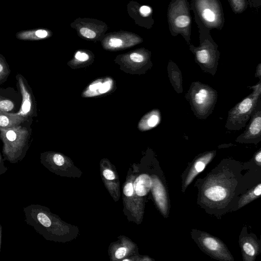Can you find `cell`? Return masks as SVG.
Returning a JSON list of instances; mask_svg holds the SVG:
<instances>
[{
	"label": "cell",
	"mask_w": 261,
	"mask_h": 261,
	"mask_svg": "<svg viewBox=\"0 0 261 261\" xmlns=\"http://www.w3.org/2000/svg\"><path fill=\"white\" fill-rule=\"evenodd\" d=\"M102 83L101 81H96L91 84L89 87V89L91 91H99V89L101 88Z\"/></svg>",
	"instance_id": "cb8c5ba5"
},
{
	"label": "cell",
	"mask_w": 261,
	"mask_h": 261,
	"mask_svg": "<svg viewBox=\"0 0 261 261\" xmlns=\"http://www.w3.org/2000/svg\"><path fill=\"white\" fill-rule=\"evenodd\" d=\"M111 82L110 81H106L102 84L101 88L99 90L100 94H102L108 92L111 88Z\"/></svg>",
	"instance_id": "d4e9b609"
},
{
	"label": "cell",
	"mask_w": 261,
	"mask_h": 261,
	"mask_svg": "<svg viewBox=\"0 0 261 261\" xmlns=\"http://www.w3.org/2000/svg\"><path fill=\"white\" fill-rule=\"evenodd\" d=\"M28 128L20 125L0 129V139L3 142V156L11 163L21 161L25 155L29 138Z\"/></svg>",
	"instance_id": "6da1fadb"
},
{
	"label": "cell",
	"mask_w": 261,
	"mask_h": 261,
	"mask_svg": "<svg viewBox=\"0 0 261 261\" xmlns=\"http://www.w3.org/2000/svg\"><path fill=\"white\" fill-rule=\"evenodd\" d=\"M195 116L205 119L213 112L217 102V92L211 87L199 82L191 83L185 95Z\"/></svg>",
	"instance_id": "7a4b0ae2"
},
{
	"label": "cell",
	"mask_w": 261,
	"mask_h": 261,
	"mask_svg": "<svg viewBox=\"0 0 261 261\" xmlns=\"http://www.w3.org/2000/svg\"><path fill=\"white\" fill-rule=\"evenodd\" d=\"M75 58L80 61H86L89 59V56L85 53L77 51L75 55Z\"/></svg>",
	"instance_id": "4316f807"
},
{
	"label": "cell",
	"mask_w": 261,
	"mask_h": 261,
	"mask_svg": "<svg viewBox=\"0 0 261 261\" xmlns=\"http://www.w3.org/2000/svg\"><path fill=\"white\" fill-rule=\"evenodd\" d=\"M167 72L170 83L178 93L183 92L182 79L181 72L178 67L172 61L169 63L167 66Z\"/></svg>",
	"instance_id": "8992f818"
},
{
	"label": "cell",
	"mask_w": 261,
	"mask_h": 261,
	"mask_svg": "<svg viewBox=\"0 0 261 261\" xmlns=\"http://www.w3.org/2000/svg\"><path fill=\"white\" fill-rule=\"evenodd\" d=\"M2 226L0 224V253H1V244H2Z\"/></svg>",
	"instance_id": "e575fe53"
},
{
	"label": "cell",
	"mask_w": 261,
	"mask_h": 261,
	"mask_svg": "<svg viewBox=\"0 0 261 261\" xmlns=\"http://www.w3.org/2000/svg\"><path fill=\"white\" fill-rule=\"evenodd\" d=\"M48 35L46 30L36 29L19 31L16 33V37L21 40L35 41L45 38Z\"/></svg>",
	"instance_id": "ba28073f"
},
{
	"label": "cell",
	"mask_w": 261,
	"mask_h": 261,
	"mask_svg": "<svg viewBox=\"0 0 261 261\" xmlns=\"http://www.w3.org/2000/svg\"><path fill=\"white\" fill-rule=\"evenodd\" d=\"M80 33L84 37L88 38H93L96 36V34L93 31L86 28L81 29Z\"/></svg>",
	"instance_id": "ffe728a7"
},
{
	"label": "cell",
	"mask_w": 261,
	"mask_h": 261,
	"mask_svg": "<svg viewBox=\"0 0 261 261\" xmlns=\"http://www.w3.org/2000/svg\"><path fill=\"white\" fill-rule=\"evenodd\" d=\"M253 193L256 196H259L261 194V185L258 184L253 190Z\"/></svg>",
	"instance_id": "1f68e13d"
},
{
	"label": "cell",
	"mask_w": 261,
	"mask_h": 261,
	"mask_svg": "<svg viewBox=\"0 0 261 261\" xmlns=\"http://www.w3.org/2000/svg\"><path fill=\"white\" fill-rule=\"evenodd\" d=\"M126 252V250L124 247H120L118 248L115 252V257L118 259L123 258Z\"/></svg>",
	"instance_id": "f1b7e54d"
},
{
	"label": "cell",
	"mask_w": 261,
	"mask_h": 261,
	"mask_svg": "<svg viewBox=\"0 0 261 261\" xmlns=\"http://www.w3.org/2000/svg\"><path fill=\"white\" fill-rule=\"evenodd\" d=\"M134 193L133 184L130 182L127 183L123 189V193L128 197L131 196Z\"/></svg>",
	"instance_id": "7402d4cb"
},
{
	"label": "cell",
	"mask_w": 261,
	"mask_h": 261,
	"mask_svg": "<svg viewBox=\"0 0 261 261\" xmlns=\"http://www.w3.org/2000/svg\"><path fill=\"white\" fill-rule=\"evenodd\" d=\"M255 161L258 163L261 162V151L259 150L255 155Z\"/></svg>",
	"instance_id": "836d02e7"
},
{
	"label": "cell",
	"mask_w": 261,
	"mask_h": 261,
	"mask_svg": "<svg viewBox=\"0 0 261 261\" xmlns=\"http://www.w3.org/2000/svg\"><path fill=\"white\" fill-rule=\"evenodd\" d=\"M17 87L22 96V102L20 111L16 113L26 119L31 116L34 109V99L30 86L22 75L16 76Z\"/></svg>",
	"instance_id": "5b68a950"
},
{
	"label": "cell",
	"mask_w": 261,
	"mask_h": 261,
	"mask_svg": "<svg viewBox=\"0 0 261 261\" xmlns=\"http://www.w3.org/2000/svg\"><path fill=\"white\" fill-rule=\"evenodd\" d=\"M190 22V18L186 15H182L177 17L175 19V25L179 28H184L188 26Z\"/></svg>",
	"instance_id": "e0dca14e"
},
{
	"label": "cell",
	"mask_w": 261,
	"mask_h": 261,
	"mask_svg": "<svg viewBox=\"0 0 261 261\" xmlns=\"http://www.w3.org/2000/svg\"><path fill=\"white\" fill-rule=\"evenodd\" d=\"M243 249L244 252L249 256H253L256 253V250L253 245L249 242H246L243 245Z\"/></svg>",
	"instance_id": "ac0fdd59"
},
{
	"label": "cell",
	"mask_w": 261,
	"mask_h": 261,
	"mask_svg": "<svg viewBox=\"0 0 261 261\" xmlns=\"http://www.w3.org/2000/svg\"><path fill=\"white\" fill-rule=\"evenodd\" d=\"M54 163L57 166H62L64 163V159L62 155L60 154L56 153L53 156Z\"/></svg>",
	"instance_id": "44dd1931"
},
{
	"label": "cell",
	"mask_w": 261,
	"mask_h": 261,
	"mask_svg": "<svg viewBox=\"0 0 261 261\" xmlns=\"http://www.w3.org/2000/svg\"><path fill=\"white\" fill-rule=\"evenodd\" d=\"M152 186V180L150 176L145 174L139 175L134 182L133 188L139 196L146 195Z\"/></svg>",
	"instance_id": "9c48e42d"
},
{
	"label": "cell",
	"mask_w": 261,
	"mask_h": 261,
	"mask_svg": "<svg viewBox=\"0 0 261 261\" xmlns=\"http://www.w3.org/2000/svg\"><path fill=\"white\" fill-rule=\"evenodd\" d=\"M109 45L113 47H119L122 45V41L121 40L117 38H112L109 41Z\"/></svg>",
	"instance_id": "83f0119b"
},
{
	"label": "cell",
	"mask_w": 261,
	"mask_h": 261,
	"mask_svg": "<svg viewBox=\"0 0 261 261\" xmlns=\"http://www.w3.org/2000/svg\"><path fill=\"white\" fill-rule=\"evenodd\" d=\"M3 156L0 152V175L6 173L8 170V168L5 165V159Z\"/></svg>",
	"instance_id": "484cf974"
},
{
	"label": "cell",
	"mask_w": 261,
	"mask_h": 261,
	"mask_svg": "<svg viewBox=\"0 0 261 261\" xmlns=\"http://www.w3.org/2000/svg\"><path fill=\"white\" fill-rule=\"evenodd\" d=\"M250 119L249 125L237 138V142L256 144L261 140V98L258 99Z\"/></svg>",
	"instance_id": "277c9868"
},
{
	"label": "cell",
	"mask_w": 261,
	"mask_h": 261,
	"mask_svg": "<svg viewBox=\"0 0 261 261\" xmlns=\"http://www.w3.org/2000/svg\"><path fill=\"white\" fill-rule=\"evenodd\" d=\"M103 175L106 178L109 180H112L115 178V175L114 173L108 169H106L103 171Z\"/></svg>",
	"instance_id": "f546056e"
},
{
	"label": "cell",
	"mask_w": 261,
	"mask_h": 261,
	"mask_svg": "<svg viewBox=\"0 0 261 261\" xmlns=\"http://www.w3.org/2000/svg\"><path fill=\"white\" fill-rule=\"evenodd\" d=\"M202 243L206 249L214 253L218 252L222 249L220 243L213 237H204L202 240Z\"/></svg>",
	"instance_id": "4fadbf2b"
},
{
	"label": "cell",
	"mask_w": 261,
	"mask_h": 261,
	"mask_svg": "<svg viewBox=\"0 0 261 261\" xmlns=\"http://www.w3.org/2000/svg\"><path fill=\"white\" fill-rule=\"evenodd\" d=\"M155 199L163 211L167 210V198L164 189L160 182L156 183L154 188Z\"/></svg>",
	"instance_id": "7c38bea8"
},
{
	"label": "cell",
	"mask_w": 261,
	"mask_h": 261,
	"mask_svg": "<svg viewBox=\"0 0 261 261\" xmlns=\"http://www.w3.org/2000/svg\"><path fill=\"white\" fill-rule=\"evenodd\" d=\"M10 71L5 58L0 54V81L5 79L9 75Z\"/></svg>",
	"instance_id": "9a60e30c"
},
{
	"label": "cell",
	"mask_w": 261,
	"mask_h": 261,
	"mask_svg": "<svg viewBox=\"0 0 261 261\" xmlns=\"http://www.w3.org/2000/svg\"><path fill=\"white\" fill-rule=\"evenodd\" d=\"M255 77H258L259 81H261V65L259 64L256 68V73L255 74Z\"/></svg>",
	"instance_id": "d6a6232c"
},
{
	"label": "cell",
	"mask_w": 261,
	"mask_h": 261,
	"mask_svg": "<svg viewBox=\"0 0 261 261\" xmlns=\"http://www.w3.org/2000/svg\"><path fill=\"white\" fill-rule=\"evenodd\" d=\"M213 156V152H208L197 160L194 164L192 171L190 173L186 184H189L192 179L205 168L206 164L210 161Z\"/></svg>",
	"instance_id": "8fae6325"
},
{
	"label": "cell",
	"mask_w": 261,
	"mask_h": 261,
	"mask_svg": "<svg viewBox=\"0 0 261 261\" xmlns=\"http://www.w3.org/2000/svg\"><path fill=\"white\" fill-rule=\"evenodd\" d=\"M27 119L16 113L3 112L0 111V129L18 126Z\"/></svg>",
	"instance_id": "52a82bcc"
},
{
	"label": "cell",
	"mask_w": 261,
	"mask_h": 261,
	"mask_svg": "<svg viewBox=\"0 0 261 261\" xmlns=\"http://www.w3.org/2000/svg\"><path fill=\"white\" fill-rule=\"evenodd\" d=\"M14 108V103L10 99L0 98V111L10 113Z\"/></svg>",
	"instance_id": "2e32d148"
},
{
	"label": "cell",
	"mask_w": 261,
	"mask_h": 261,
	"mask_svg": "<svg viewBox=\"0 0 261 261\" xmlns=\"http://www.w3.org/2000/svg\"><path fill=\"white\" fill-rule=\"evenodd\" d=\"M205 196L210 200L213 201H220L225 199L227 196V191L225 188L215 185L208 187L205 190Z\"/></svg>",
	"instance_id": "30bf717a"
},
{
	"label": "cell",
	"mask_w": 261,
	"mask_h": 261,
	"mask_svg": "<svg viewBox=\"0 0 261 261\" xmlns=\"http://www.w3.org/2000/svg\"><path fill=\"white\" fill-rule=\"evenodd\" d=\"M140 12L144 15H147L150 13V8L146 6H143L140 9Z\"/></svg>",
	"instance_id": "4dcf8cb0"
},
{
	"label": "cell",
	"mask_w": 261,
	"mask_h": 261,
	"mask_svg": "<svg viewBox=\"0 0 261 261\" xmlns=\"http://www.w3.org/2000/svg\"><path fill=\"white\" fill-rule=\"evenodd\" d=\"M203 18L207 21L214 22L216 19L215 14L210 9H205L202 13Z\"/></svg>",
	"instance_id": "d6986e66"
},
{
	"label": "cell",
	"mask_w": 261,
	"mask_h": 261,
	"mask_svg": "<svg viewBox=\"0 0 261 261\" xmlns=\"http://www.w3.org/2000/svg\"><path fill=\"white\" fill-rule=\"evenodd\" d=\"M252 92L236 104L228 112L225 127L229 130H239L244 127L250 119L258 99L261 98V81L250 87Z\"/></svg>",
	"instance_id": "3957f363"
},
{
	"label": "cell",
	"mask_w": 261,
	"mask_h": 261,
	"mask_svg": "<svg viewBox=\"0 0 261 261\" xmlns=\"http://www.w3.org/2000/svg\"><path fill=\"white\" fill-rule=\"evenodd\" d=\"M129 57L132 61L137 63H141L144 60L142 55L137 53L131 54Z\"/></svg>",
	"instance_id": "603a6c76"
},
{
	"label": "cell",
	"mask_w": 261,
	"mask_h": 261,
	"mask_svg": "<svg viewBox=\"0 0 261 261\" xmlns=\"http://www.w3.org/2000/svg\"><path fill=\"white\" fill-rule=\"evenodd\" d=\"M160 114L158 110L150 113L145 120L146 128L149 129L156 126L160 122Z\"/></svg>",
	"instance_id": "5bb4252c"
}]
</instances>
